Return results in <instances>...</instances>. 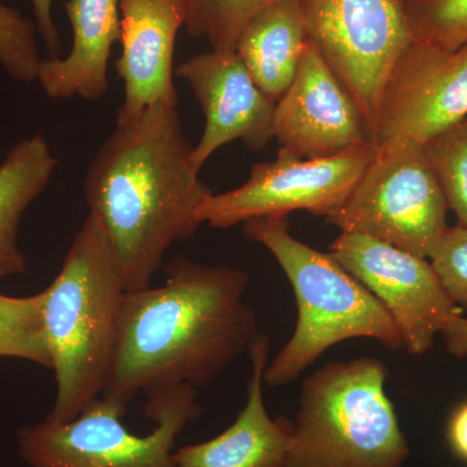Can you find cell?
I'll use <instances>...</instances> for the list:
<instances>
[{
  "instance_id": "8fae6325",
  "label": "cell",
  "mask_w": 467,
  "mask_h": 467,
  "mask_svg": "<svg viewBox=\"0 0 467 467\" xmlns=\"http://www.w3.org/2000/svg\"><path fill=\"white\" fill-rule=\"evenodd\" d=\"M328 254L391 316L402 347L422 356L457 313L430 260L364 234L342 232Z\"/></svg>"
},
{
  "instance_id": "d4e9b609",
  "label": "cell",
  "mask_w": 467,
  "mask_h": 467,
  "mask_svg": "<svg viewBox=\"0 0 467 467\" xmlns=\"http://www.w3.org/2000/svg\"><path fill=\"white\" fill-rule=\"evenodd\" d=\"M52 2L54 0H32L36 32L41 36L51 58L60 57V33L54 17H52Z\"/></svg>"
},
{
  "instance_id": "9a60e30c",
  "label": "cell",
  "mask_w": 467,
  "mask_h": 467,
  "mask_svg": "<svg viewBox=\"0 0 467 467\" xmlns=\"http://www.w3.org/2000/svg\"><path fill=\"white\" fill-rule=\"evenodd\" d=\"M252 370L247 402L223 434L174 451V467H285L294 422L273 420L263 396L264 371L269 362V337L259 334L251 343Z\"/></svg>"
},
{
  "instance_id": "4fadbf2b",
  "label": "cell",
  "mask_w": 467,
  "mask_h": 467,
  "mask_svg": "<svg viewBox=\"0 0 467 467\" xmlns=\"http://www.w3.org/2000/svg\"><path fill=\"white\" fill-rule=\"evenodd\" d=\"M174 73L192 86L204 115V130L192 150L199 171L217 150L234 140L260 150L275 140V103L261 91L236 52L195 55Z\"/></svg>"
},
{
  "instance_id": "ffe728a7",
  "label": "cell",
  "mask_w": 467,
  "mask_h": 467,
  "mask_svg": "<svg viewBox=\"0 0 467 467\" xmlns=\"http://www.w3.org/2000/svg\"><path fill=\"white\" fill-rule=\"evenodd\" d=\"M278 0H183L184 27L190 36L207 39L212 50L235 52L252 18Z\"/></svg>"
},
{
  "instance_id": "ac0fdd59",
  "label": "cell",
  "mask_w": 467,
  "mask_h": 467,
  "mask_svg": "<svg viewBox=\"0 0 467 467\" xmlns=\"http://www.w3.org/2000/svg\"><path fill=\"white\" fill-rule=\"evenodd\" d=\"M57 160L41 133L12 147L0 164V281L26 272L18 245L24 213L47 189Z\"/></svg>"
},
{
  "instance_id": "484cf974",
  "label": "cell",
  "mask_w": 467,
  "mask_h": 467,
  "mask_svg": "<svg viewBox=\"0 0 467 467\" xmlns=\"http://www.w3.org/2000/svg\"><path fill=\"white\" fill-rule=\"evenodd\" d=\"M451 450L459 459L467 462V401L451 414L447 430Z\"/></svg>"
},
{
  "instance_id": "e0dca14e",
  "label": "cell",
  "mask_w": 467,
  "mask_h": 467,
  "mask_svg": "<svg viewBox=\"0 0 467 467\" xmlns=\"http://www.w3.org/2000/svg\"><path fill=\"white\" fill-rule=\"evenodd\" d=\"M308 41L297 0H278L252 18L235 52L261 91L276 103L290 88Z\"/></svg>"
},
{
  "instance_id": "d6986e66",
  "label": "cell",
  "mask_w": 467,
  "mask_h": 467,
  "mask_svg": "<svg viewBox=\"0 0 467 467\" xmlns=\"http://www.w3.org/2000/svg\"><path fill=\"white\" fill-rule=\"evenodd\" d=\"M43 306L45 291L26 297L0 294V358L24 359L52 370Z\"/></svg>"
},
{
  "instance_id": "2e32d148",
  "label": "cell",
  "mask_w": 467,
  "mask_h": 467,
  "mask_svg": "<svg viewBox=\"0 0 467 467\" xmlns=\"http://www.w3.org/2000/svg\"><path fill=\"white\" fill-rule=\"evenodd\" d=\"M72 47L64 57L45 58L36 81L51 99L79 97L99 101L109 92V64L119 42V0H67Z\"/></svg>"
},
{
  "instance_id": "3957f363",
  "label": "cell",
  "mask_w": 467,
  "mask_h": 467,
  "mask_svg": "<svg viewBox=\"0 0 467 467\" xmlns=\"http://www.w3.org/2000/svg\"><path fill=\"white\" fill-rule=\"evenodd\" d=\"M43 319L57 379L45 420L70 422L109 386L119 347L126 288L109 235L88 214L46 288Z\"/></svg>"
},
{
  "instance_id": "ba28073f",
  "label": "cell",
  "mask_w": 467,
  "mask_h": 467,
  "mask_svg": "<svg viewBox=\"0 0 467 467\" xmlns=\"http://www.w3.org/2000/svg\"><path fill=\"white\" fill-rule=\"evenodd\" d=\"M308 38L376 131L384 84L414 41L402 0H297Z\"/></svg>"
},
{
  "instance_id": "5b68a950",
  "label": "cell",
  "mask_w": 467,
  "mask_h": 467,
  "mask_svg": "<svg viewBox=\"0 0 467 467\" xmlns=\"http://www.w3.org/2000/svg\"><path fill=\"white\" fill-rule=\"evenodd\" d=\"M383 361L328 362L301 386L285 467H402L409 445Z\"/></svg>"
},
{
  "instance_id": "52a82bcc",
  "label": "cell",
  "mask_w": 467,
  "mask_h": 467,
  "mask_svg": "<svg viewBox=\"0 0 467 467\" xmlns=\"http://www.w3.org/2000/svg\"><path fill=\"white\" fill-rule=\"evenodd\" d=\"M448 211L423 149L396 146L376 150L348 199L325 220L430 260L450 227Z\"/></svg>"
},
{
  "instance_id": "7c38bea8",
  "label": "cell",
  "mask_w": 467,
  "mask_h": 467,
  "mask_svg": "<svg viewBox=\"0 0 467 467\" xmlns=\"http://www.w3.org/2000/svg\"><path fill=\"white\" fill-rule=\"evenodd\" d=\"M275 138L279 150L303 160L374 146L358 103L310 39L290 88L275 103Z\"/></svg>"
},
{
  "instance_id": "277c9868",
  "label": "cell",
  "mask_w": 467,
  "mask_h": 467,
  "mask_svg": "<svg viewBox=\"0 0 467 467\" xmlns=\"http://www.w3.org/2000/svg\"><path fill=\"white\" fill-rule=\"evenodd\" d=\"M243 234L275 256L297 304L294 335L267 362L264 382L270 387L287 386L326 350L355 337H368L393 350L404 349L400 333L380 301L328 252L315 250L292 236L287 217L247 221Z\"/></svg>"
},
{
  "instance_id": "30bf717a",
  "label": "cell",
  "mask_w": 467,
  "mask_h": 467,
  "mask_svg": "<svg viewBox=\"0 0 467 467\" xmlns=\"http://www.w3.org/2000/svg\"><path fill=\"white\" fill-rule=\"evenodd\" d=\"M466 117L467 45L450 51L414 39L384 84L374 146L423 149Z\"/></svg>"
},
{
  "instance_id": "4316f807",
  "label": "cell",
  "mask_w": 467,
  "mask_h": 467,
  "mask_svg": "<svg viewBox=\"0 0 467 467\" xmlns=\"http://www.w3.org/2000/svg\"><path fill=\"white\" fill-rule=\"evenodd\" d=\"M441 334L444 339L445 348L451 355L459 358H466L467 318L461 317L460 315L454 316Z\"/></svg>"
},
{
  "instance_id": "44dd1931",
  "label": "cell",
  "mask_w": 467,
  "mask_h": 467,
  "mask_svg": "<svg viewBox=\"0 0 467 467\" xmlns=\"http://www.w3.org/2000/svg\"><path fill=\"white\" fill-rule=\"evenodd\" d=\"M448 207L467 226V117L423 146Z\"/></svg>"
},
{
  "instance_id": "603a6c76",
  "label": "cell",
  "mask_w": 467,
  "mask_h": 467,
  "mask_svg": "<svg viewBox=\"0 0 467 467\" xmlns=\"http://www.w3.org/2000/svg\"><path fill=\"white\" fill-rule=\"evenodd\" d=\"M36 34V21L0 3V64L24 84L36 81L41 66Z\"/></svg>"
},
{
  "instance_id": "5bb4252c",
  "label": "cell",
  "mask_w": 467,
  "mask_h": 467,
  "mask_svg": "<svg viewBox=\"0 0 467 467\" xmlns=\"http://www.w3.org/2000/svg\"><path fill=\"white\" fill-rule=\"evenodd\" d=\"M183 0H119L117 76L124 100L116 122L128 121L159 103L178 106L174 85V46L184 26Z\"/></svg>"
},
{
  "instance_id": "7402d4cb",
  "label": "cell",
  "mask_w": 467,
  "mask_h": 467,
  "mask_svg": "<svg viewBox=\"0 0 467 467\" xmlns=\"http://www.w3.org/2000/svg\"><path fill=\"white\" fill-rule=\"evenodd\" d=\"M416 41L445 50L467 45V0H402Z\"/></svg>"
},
{
  "instance_id": "9c48e42d",
  "label": "cell",
  "mask_w": 467,
  "mask_h": 467,
  "mask_svg": "<svg viewBox=\"0 0 467 467\" xmlns=\"http://www.w3.org/2000/svg\"><path fill=\"white\" fill-rule=\"evenodd\" d=\"M376 155L356 147L327 159L303 160L278 150L275 161L257 162L242 186L207 196L198 218L214 229H232L256 218L306 211L328 217L342 207Z\"/></svg>"
},
{
  "instance_id": "cb8c5ba5",
  "label": "cell",
  "mask_w": 467,
  "mask_h": 467,
  "mask_svg": "<svg viewBox=\"0 0 467 467\" xmlns=\"http://www.w3.org/2000/svg\"><path fill=\"white\" fill-rule=\"evenodd\" d=\"M430 263L451 301L467 309V226L448 227Z\"/></svg>"
},
{
  "instance_id": "6da1fadb",
  "label": "cell",
  "mask_w": 467,
  "mask_h": 467,
  "mask_svg": "<svg viewBox=\"0 0 467 467\" xmlns=\"http://www.w3.org/2000/svg\"><path fill=\"white\" fill-rule=\"evenodd\" d=\"M159 287L126 292L119 347L104 398L128 409L189 384L207 386L259 335L243 301L250 275L175 257Z\"/></svg>"
},
{
  "instance_id": "8992f818",
  "label": "cell",
  "mask_w": 467,
  "mask_h": 467,
  "mask_svg": "<svg viewBox=\"0 0 467 467\" xmlns=\"http://www.w3.org/2000/svg\"><path fill=\"white\" fill-rule=\"evenodd\" d=\"M126 408L99 396L70 422L43 420L21 427L17 451L30 467H174V445L202 413L189 384L147 400L144 416L155 423L149 435L131 434L121 418Z\"/></svg>"
},
{
  "instance_id": "7a4b0ae2",
  "label": "cell",
  "mask_w": 467,
  "mask_h": 467,
  "mask_svg": "<svg viewBox=\"0 0 467 467\" xmlns=\"http://www.w3.org/2000/svg\"><path fill=\"white\" fill-rule=\"evenodd\" d=\"M192 150L178 106L159 103L116 122L92 159L86 202L109 235L128 292L150 287L171 244L201 229L198 209L213 192Z\"/></svg>"
}]
</instances>
